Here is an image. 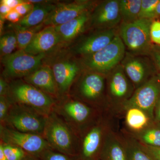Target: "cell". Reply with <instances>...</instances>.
<instances>
[{
    "instance_id": "cell-1",
    "label": "cell",
    "mask_w": 160,
    "mask_h": 160,
    "mask_svg": "<svg viewBox=\"0 0 160 160\" xmlns=\"http://www.w3.org/2000/svg\"><path fill=\"white\" fill-rule=\"evenodd\" d=\"M9 82L7 97L11 104L27 107L46 117L54 110L57 100L22 79L12 80Z\"/></svg>"
},
{
    "instance_id": "cell-2",
    "label": "cell",
    "mask_w": 160,
    "mask_h": 160,
    "mask_svg": "<svg viewBox=\"0 0 160 160\" xmlns=\"http://www.w3.org/2000/svg\"><path fill=\"white\" fill-rule=\"evenodd\" d=\"M46 62L49 65L52 70L59 99L65 97L69 93L80 73L84 70L79 60L67 53L64 49H60L48 55Z\"/></svg>"
},
{
    "instance_id": "cell-3",
    "label": "cell",
    "mask_w": 160,
    "mask_h": 160,
    "mask_svg": "<svg viewBox=\"0 0 160 160\" xmlns=\"http://www.w3.org/2000/svg\"><path fill=\"white\" fill-rule=\"evenodd\" d=\"M126 49L118 33L108 46L99 51L80 58L83 70L107 76L121 64Z\"/></svg>"
},
{
    "instance_id": "cell-4",
    "label": "cell",
    "mask_w": 160,
    "mask_h": 160,
    "mask_svg": "<svg viewBox=\"0 0 160 160\" xmlns=\"http://www.w3.org/2000/svg\"><path fill=\"white\" fill-rule=\"evenodd\" d=\"M152 20L139 19L133 22L121 23L118 27V34L127 52L137 55L150 56L154 45L150 36Z\"/></svg>"
},
{
    "instance_id": "cell-5",
    "label": "cell",
    "mask_w": 160,
    "mask_h": 160,
    "mask_svg": "<svg viewBox=\"0 0 160 160\" xmlns=\"http://www.w3.org/2000/svg\"><path fill=\"white\" fill-rule=\"evenodd\" d=\"M48 55H34L24 50H17L1 58L3 70L2 76L8 82L23 79L46 62Z\"/></svg>"
},
{
    "instance_id": "cell-6",
    "label": "cell",
    "mask_w": 160,
    "mask_h": 160,
    "mask_svg": "<svg viewBox=\"0 0 160 160\" xmlns=\"http://www.w3.org/2000/svg\"><path fill=\"white\" fill-rule=\"evenodd\" d=\"M43 137L51 149L71 154L75 146L72 128L54 111L47 117Z\"/></svg>"
},
{
    "instance_id": "cell-7",
    "label": "cell",
    "mask_w": 160,
    "mask_h": 160,
    "mask_svg": "<svg viewBox=\"0 0 160 160\" xmlns=\"http://www.w3.org/2000/svg\"><path fill=\"white\" fill-rule=\"evenodd\" d=\"M118 33V28L110 29H91L65 48L66 52L80 58L93 54L105 48Z\"/></svg>"
},
{
    "instance_id": "cell-8",
    "label": "cell",
    "mask_w": 160,
    "mask_h": 160,
    "mask_svg": "<svg viewBox=\"0 0 160 160\" xmlns=\"http://www.w3.org/2000/svg\"><path fill=\"white\" fill-rule=\"evenodd\" d=\"M47 117L17 104H11L5 122L15 130L43 136Z\"/></svg>"
},
{
    "instance_id": "cell-9",
    "label": "cell",
    "mask_w": 160,
    "mask_h": 160,
    "mask_svg": "<svg viewBox=\"0 0 160 160\" xmlns=\"http://www.w3.org/2000/svg\"><path fill=\"white\" fill-rule=\"evenodd\" d=\"M1 142L14 145L31 154L43 153L49 147L43 136L26 133L0 125Z\"/></svg>"
},
{
    "instance_id": "cell-10",
    "label": "cell",
    "mask_w": 160,
    "mask_h": 160,
    "mask_svg": "<svg viewBox=\"0 0 160 160\" xmlns=\"http://www.w3.org/2000/svg\"><path fill=\"white\" fill-rule=\"evenodd\" d=\"M129 80L138 88L158 73L151 57L137 55L126 51L121 63Z\"/></svg>"
},
{
    "instance_id": "cell-11",
    "label": "cell",
    "mask_w": 160,
    "mask_h": 160,
    "mask_svg": "<svg viewBox=\"0 0 160 160\" xmlns=\"http://www.w3.org/2000/svg\"><path fill=\"white\" fill-rule=\"evenodd\" d=\"M98 1L75 0L69 2L58 1L54 9L44 21L46 26H56L68 22L84 12L92 10Z\"/></svg>"
},
{
    "instance_id": "cell-12",
    "label": "cell",
    "mask_w": 160,
    "mask_h": 160,
    "mask_svg": "<svg viewBox=\"0 0 160 160\" xmlns=\"http://www.w3.org/2000/svg\"><path fill=\"white\" fill-rule=\"evenodd\" d=\"M160 98V74L158 72L138 88L124 105L126 109L137 108L151 114Z\"/></svg>"
},
{
    "instance_id": "cell-13",
    "label": "cell",
    "mask_w": 160,
    "mask_h": 160,
    "mask_svg": "<svg viewBox=\"0 0 160 160\" xmlns=\"http://www.w3.org/2000/svg\"><path fill=\"white\" fill-rule=\"evenodd\" d=\"M121 23L119 0L98 2L92 10L90 29H116Z\"/></svg>"
},
{
    "instance_id": "cell-14",
    "label": "cell",
    "mask_w": 160,
    "mask_h": 160,
    "mask_svg": "<svg viewBox=\"0 0 160 160\" xmlns=\"http://www.w3.org/2000/svg\"><path fill=\"white\" fill-rule=\"evenodd\" d=\"M72 128L73 124L86 122L91 113L88 106L67 96L58 100L53 110Z\"/></svg>"
},
{
    "instance_id": "cell-15",
    "label": "cell",
    "mask_w": 160,
    "mask_h": 160,
    "mask_svg": "<svg viewBox=\"0 0 160 160\" xmlns=\"http://www.w3.org/2000/svg\"><path fill=\"white\" fill-rule=\"evenodd\" d=\"M60 49L61 39L55 27L47 26L36 34L24 50L32 54L49 55Z\"/></svg>"
},
{
    "instance_id": "cell-16",
    "label": "cell",
    "mask_w": 160,
    "mask_h": 160,
    "mask_svg": "<svg viewBox=\"0 0 160 160\" xmlns=\"http://www.w3.org/2000/svg\"><path fill=\"white\" fill-rule=\"evenodd\" d=\"M92 10L62 25L54 26L61 39L62 49L65 48L90 29Z\"/></svg>"
},
{
    "instance_id": "cell-17",
    "label": "cell",
    "mask_w": 160,
    "mask_h": 160,
    "mask_svg": "<svg viewBox=\"0 0 160 160\" xmlns=\"http://www.w3.org/2000/svg\"><path fill=\"white\" fill-rule=\"evenodd\" d=\"M22 79L55 99H59L54 76L51 67L47 63L45 62L38 69Z\"/></svg>"
},
{
    "instance_id": "cell-18",
    "label": "cell",
    "mask_w": 160,
    "mask_h": 160,
    "mask_svg": "<svg viewBox=\"0 0 160 160\" xmlns=\"http://www.w3.org/2000/svg\"><path fill=\"white\" fill-rule=\"evenodd\" d=\"M82 76L78 86V91L82 97L89 101H94L102 93L105 85V76L83 70Z\"/></svg>"
},
{
    "instance_id": "cell-19",
    "label": "cell",
    "mask_w": 160,
    "mask_h": 160,
    "mask_svg": "<svg viewBox=\"0 0 160 160\" xmlns=\"http://www.w3.org/2000/svg\"><path fill=\"white\" fill-rule=\"evenodd\" d=\"M34 5L31 11L17 23L26 27L38 26L44 22L49 13L54 9L58 1L27 0Z\"/></svg>"
},
{
    "instance_id": "cell-20",
    "label": "cell",
    "mask_w": 160,
    "mask_h": 160,
    "mask_svg": "<svg viewBox=\"0 0 160 160\" xmlns=\"http://www.w3.org/2000/svg\"><path fill=\"white\" fill-rule=\"evenodd\" d=\"M107 76L109 77V90L112 95L117 98L126 96L129 90V78L122 65H118Z\"/></svg>"
},
{
    "instance_id": "cell-21",
    "label": "cell",
    "mask_w": 160,
    "mask_h": 160,
    "mask_svg": "<svg viewBox=\"0 0 160 160\" xmlns=\"http://www.w3.org/2000/svg\"><path fill=\"white\" fill-rule=\"evenodd\" d=\"M45 26L44 23L32 27H23L18 24L10 23L9 28L13 30L17 38L18 50H24L26 49L36 34Z\"/></svg>"
},
{
    "instance_id": "cell-22",
    "label": "cell",
    "mask_w": 160,
    "mask_h": 160,
    "mask_svg": "<svg viewBox=\"0 0 160 160\" xmlns=\"http://www.w3.org/2000/svg\"><path fill=\"white\" fill-rule=\"evenodd\" d=\"M142 0H119L122 23L133 22L139 19Z\"/></svg>"
},
{
    "instance_id": "cell-23",
    "label": "cell",
    "mask_w": 160,
    "mask_h": 160,
    "mask_svg": "<svg viewBox=\"0 0 160 160\" xmlns=\"http://www.w3.org/2000/svg\"><path fill=\"white\" fill-rule=\"evenodd\" d=\"M101 138L102 132L99 127H94L88 132L82 142V153L85 158H91L97 151L100 146Z\"/></svg>"
},
{
    "instance_id": "cell-24",
    "label": "cell",
    "mask_w": 160,
    "mask_h": 160,
    "mask_svg": "<svg viewBox=\"0 0 160 160\" xmlns=\"http://www.w3.org/2000/svg\"><path fill=\"white\" fill-rule=\"evenodd\" d=\"M127 125L134 130H140L147 124L148 118L146 112L137 108L128 109L126 115Z\"/></svg>"
},
{
    "instance_id": "cell-25",
    "label": "cell",
    "mask_w": 160,
    "mask_h": 160,
    "mask_svg": "<svg viewBox=\"0 0 160 160\" xmlns=\"http://www.w3.org/2000/svg\"><path fill=\"white\" fill-rule=\"evenodd\" d=\"M9 31L1 34L0 38V53L1 58L9 55L18 49V42L16 35L10 28Z\"/></svg>"
},
{
    "instance_id": "cell-26",
    "label": "cell",
    "mask_w": 160,
    "mask_h": 160,
    "mask_svg": "<svg viewBox=\"0 0 160 160\" xmlns=\"http://www.w3.org/2000/svg\"><path fill=\"white\" fill-rule=\"evenodd\" d=\"M160 0H142L139 19L154 20L155 12Z\"/></svg>"
},
{
    "instance_id": "cell-27",
    "label": "cell",
    "mask_w": 160,
    "mask_h": 160,
    "mask_svg": "<svg viewBox=\"0 0 160 160\" xmlns=\"http://www.w3.org/2000/svg\"><path fill=\"white\" fill-rule=\"evenodd\" d=\"M0 144L8 160H22L25 157L26 152L20 147L2 142Z\"/></svg>"
},
{
    "instance_id": "cell-28",
    "label": "cell",
    "mask_w": 160,
    "mask_h": 160,
    "mask_svg": "<svg viewBox=\"0 0 160 160\" xmlns=\"http://www.w3.org/2000/svg\"><path fill=\"white\" fill-rule=\"evenodd\" d=\"M144 142L152 147H160V129H151L142 136Z\"/></svg>"
},
{
    "instance_id": "cell-29",
    "label": "cell",
    "mask_w": 160,
    "mask_h": 160,
    "mask_svg": "<svg viewBox=\"0 0 160 160\" xmlns=\"http://www.w3.org/2000/svg\"><path fill=\"white\" fill-rule=\"evenodd\" d=\"M150 36L151 42L154 45L160 46V21L152 20L150 26Z\"/></svg>"
},
{
    "instance_id": "cell-30",
    "label": "cell",
    "mask_w": 160,
    "mask_h": 160,
    "mask_svg": "<svg viewBox=\"0 0 160 160\" xmlns=\"http://www.w3.org/2000/svg\"><path fill=\"white\" fill-rule=\"evenodd\" d=\"M109 154L110 160H126L124 150L118 143H114L111 145Z\"/></svg>"
},
{
    "instance_id": "cell-31",
    "label": "cell",
    "mask_w": 160,
    "mask_h": 160,
    "mask_svg": "<svg viewBox=\"0 0 160 160\" xmlns=\"http://www.w3.org/2000/svg\"><path fill=\"white\" fill-rule=\"evenodd\" d=\"M11 103L7 97L0 96V122L3 124L7 117Z\"/></svg>"
},
{
    "instance_id": "cell-32",
    "label": "cell",
    "mask_w": 160,
    "mask_h": 160,
    "mask_svg": "<svg viewBox=\"0 0 160 160\" xmlns=\"http://www.w3.org/2000/svg\"><path fill=\"white\" fill-rule=\"evenodd\" d=\"M45 160H69L66 155L61 152L52 151L49 148L42 153Z\"/></svg>"
},
{
    "instance_id": "cell-33",
    "label": "cell",
    "mask_w": 160,
    "mask_h": 160,
    "mask_svg": "<svg viewBox=\"0 0 160 160\" xmlns=\"http://www.w3.org/2000/svg\"><path fill=\"white\" fill-rule=\"evenodd\" d=\"M150 57L153 61L157 71L160 74V46L153 45Z\"/></svg>"
},
{
    "instance_id": "cell-34",
    "label": "cell",
    "mask_w": 160,
    "mask_h": 160,
    "mask_svg": "<svg viewBox=\"0 0 160 160\" xmlns=\"http://www.w3.org/2000/svg\"><path fill=\"white\" fill-rule=\"evenodd\" d=\"M33 6L34 5L32 3L27 2V0H25L24 2L19 5L14 9L22 17H24L31 11Z\"/></svg>"
},
{
    "instance_id": "cell-35",
    "label": "cell",
    "mask_w": 160,
    "mask_h": 160,
    "mask_svg": "<svg viewBox=\"0 0 160 160\" xmlns=\"http://www.w3.org/2000/svg\"><path fill=\"white\" fill-rule=\"evenodd\" d=\"M22 17L15 10L12 9L7 15L5 17V20L9 21L12 24H17L22 18Z\"/></svg>"
},
{
    "instance_id": "cell-36",
    "label": "cell",
    "mask_w": 160,
    "mask_h": 160,
    "mask_svg": "<svg viewBox=\"0 0 160 160\" xmlns=\"http://www.w3.org/2000/svg\"><path fill=\"white\" fill-rule=\"evenodd\" d=\"M9 90V82L2 77L0 78V96L7 97Z\"/></svg>"
},
{
    "instance_id": "cell-37",
    "label": "cell",
    "mask_w": 160,
    "mask_h": 160,
    "mask_svg": "<svg viewBox=\"0 0 160 160\" xmlns=\"http://www.w3.org/2000/svg\"><path fill=\"white\" fill-rule=\"evenodd\" d=\"M131 160H152L146 153L139 150H135L132 153Z\"/></svg>"
},
{
    "instance_id": "cell-38",
    "label": "cell",
    "mask_w": 160,
    "mask_h": 160,
    "mask_svg": "<svg viewBox=\"0 0 160 160\" xmlns=\"http://www.w3.org/2000/svg\"><path fill=\"white\" fill-rule=\"evenodd\" d=\"M25 2V0H1V2L14 9L17 6Z\"/></svg>"
},
{
    "instance_id": "cell-39",
    "label": "cell",
    "mask_w": 160,
    "mask_h": 160,
    "mask_svg": "<svg viewBox=\"0 0 160 160\" xmlns=\"http://www.w3.org/2000/svg\"><path fill=\"white\" fill-rule=\"evenodd\" d=\"M12 10L5 4L0 2V18L1 20H5V17Z\"/></svg>"
},
{
    "instance_id": "cell-40",
    "label": "cell",
    "mask_w": 160,
    "mask_h": 160,
    "mask_svg": "<svg viewBox=\"0 0 160 160\" xmlns=\"http://www.w3.org/2000/svg\"><path fill=\"white\" fill-rule=\"evenodd\" d=\"M150 151L157 160H160V147H150Z\"/></svg>"
},
{
    "instance_id": "cell-41",
    "label": "cell",
    "mask_w": 160,
    "mask_h": 160,
    "mask_svg": "<svg viewBox=\"0 0 160 160\" xmlns=\"http://www.w3.org/2000/svg\"><path fill=\"white\" fill-rule=\"evenodd\" d=\"M159 18H160V1L156 9L154 19H158Z\"/></svg>"
},
{
    "instance_id": "cell-42",
    "label": "cell",
    "mask_w": 160,
    "mask_h": 160,
    "mask_svg": "<svg viewBox=\"0 0 160 160\" xmlns=\"http://www.w3.org/2000/svg\"><path fill=\"white\" fill-rule=\"evenodd\" d=\"M156 116L158 120L160 121V98L158 101L156 106Z\"/></svg>"
},
{
    "instance_id": "cell-43",
    "label": "cell",
    "mask_w": 160,
    "mask_h": 160,
    "mask_svg": "<svg viewBox=\"0 0 160 160\" xmlns=\"http://www.w3.org/2000/svg\"><path fill=\"white\" fill-rule=\"evenodd\" d=\"M0 160H8L1 144H0Z\"/></svg>"
},
{
    "instance_id": "cell-44",
    "label": "cell",
    "mask_w": 160,
    "mask_h": 160,
    "mask_svg": "<svg viewBox=\"0 0 160 160\" xmlns=\"http://www.w3.org/2000/svg\"><path fill=\"white\" fill-rule=\"evenodd\" d=\"M34 160L31 159V160Z\"/></svg>"
}]
</instances>
